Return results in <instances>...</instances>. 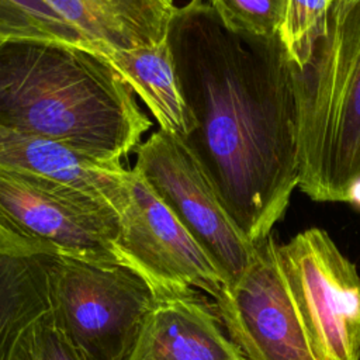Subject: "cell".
<instances>
[{
    "label": "cell",
    "instance_id": "obj_10",
    "mask_svg": "<svg viewBox=\"0 0 360 360\" xmlns=\"http://www.w3.org/2000/svg\"><path fill=\"white\" fill-rule=\"evenodd\" d=\"M131 360H242L214 302L191 287H153Z\"/></svg>",
    "mask_w": 360,
    "mask_h": 360
},
{
    "label": "cell",
    "instance_id": "obj_12",
    "mask_svg": "<svg viewBox=\"0 0 360 360\" xmlns=\"http://www.w3.org/2000/svg\"><path fill=\"white\" fill-rule=\"evenodd\" d=\"M97 52L155 46L166 41L172 0H44Z\"/></svg>",
    "mask_w": 360,
    "mask_h": 360
},
{
    "label": "cell",
    "instance_id": "obj_15",
    "mask_svg": "<svg viewBox=\"0 0 360 360\" xmlns=\"http://www.w3.org/2000/svg\"><path fill=\"white\" fill-rule=\"evenodd\" d=\"M59 41L96 51L44 0H0V41Z\"/></svg>",
    "mask_w": 360,
    "mask_h": 360
},
{
    "label": "cell",
    "instance_id": "obj_19",
    "mask_svg": "<svg viewBox=\"0 0 360 360\" xmlns=\"http://www.w3.org/2000/svg\"><path fill=\"white\" fill-rule=\"evenodd\" d=\"M354 1L357 0H333V7H338V8H343V7H347L350 4H353Z\"/></svg>",
    "mask_w": 360,
    "mask_h": 360
},
{
    "label": "cell",
    "instance_id": "obj_6",
    "mask_svg": "<svg viewBox=\"0 0 360 360\" xmlns=\"http://www.w3.org/2000/svg\"><path fill=\"white\" fill-rule=\"evenodd\" d=\"M287 284L318 360H360V273L329 233L308 228L280 242Z\"/></svg>",
    "mask_w": 360,
    "mask_h": 360
},
{
    "label": "cell",
    "instance_id": "obj_9",
    "mask_svg": "<svg viewBox=\"0 0 360 360\" xmlns=\"http://www.w3.org/2000/svg\"><path fill=\"white\" fill-rule=\"evenodd\" d=\"M118 249L125 264L152 287H191L214 300L225 285L207 253L134 169L129 198L120 212Z\"/></svg>",
    "mask_w": 360,
    "mask_h": 360
},
{
    "label": "cell",
    "instance_id": "obj_17",
    "mask_svg": "<svg viewBox=\"0 0 360 360\" xmlns=\"http://www.w3.org/2000/svg\"><path fill=\"white\" fill-rule=\"evenodd\" d=\"M288 0H208L222 24L238 34H278Z\"/></svg>",
    "mask_w": 360,
    "mask_h": 360
},
{
    "label": "cell",
    "instance_id": "obj_7",
    "mask_svg": "<svg viewBox=\"0 0 360 360\" xmlns=\"http://www.w3.org/2000/svg\"><path fill=\"white\" fill-rule=\"evenodd\" d=\"M278 248L273 232L256 242L249 264L214 305L242 360H318Z\"/></svg>",
    "mask_w": 360,
    "mask_h": 360
},
{
    "label": "cell",
    "instance_id": "obj_16",
    "mask_svg": "<svg viewBox=\"0 0 360 360\" xmlns=\"http://www.w3.org/2000/svg\"><path fill=\"white\" fill-rule=\"evenodd\" d=\"M333 0H288L278 37L295 68L304 66L328 31Z\"/></svg>",
    "mask_w": 360,
    "mask_h": 360
},
{
    "label": "cell",
    "instance_id": "obj_2",
    "mask_svg": "<svg viewBox=\"0 0 360 360\" xmlns=\"http://www.w3.org/2000/svg\"><path fill=\"white\" fill-rule=\"evenodd\" d=\"M0 125L121 163L150 121L107 58L41 39L0 41Z\"/></svg>",
    "mask_w": 360,
    "mask_h": 360
},
{
    "label": "cell",
    "instance_id": "obj_3",
    "mask_svg": "<svg viewBox=\"0 0 360 360\" xmlns=\"http://www.w3.org/2000/svg\"><path fill=\"white\" fill-rule=\"evenodd\" d=\"M298 187L319 202L360 193V0L330 7L328 31L295 68Z\"/></svg>",
    "mask_w": 360,
    "mask_h": 360
},
{
    "label": "cell",
    "instance_id": "obj_8",
    "mask_svg": "<svg viewBox=\"0 0 360 360\" xmlns=\"http://www.w3.org/2000/svg\"><path fill=\"white\" fill-rule=\"evenodd\" d=\"M136 170L222 276L236 281L249 264L255 243L235 226L188 148L159 129L136 148Z\"/></svg>",
    "mask_w": 360,
    "mask_h": 360
},
{
    "label": "cell",
    "instance_id": "obj_11",
    "mask_svg": "<svg viewBox=\"0 0 360 360\" xmlns=\"http://www.w3.org/2000/svg\"><path fill=\"white\" fill-rule=\"evenodd\" d=\"M0 169L31 173L80 187L110 202L118 214L127 205L131 169L103 162L66 145L0 125Z\"/></svg>",
    "mask_w": 360,
    "mask_h": 360
},
{
    "label": "cell",
    "instance_id": "obj_4",
    "mask_svg": "<svg viewBox=\"0 0 360 360\" xmlns=\"http://www.w3.org/2000/svg\"><path fill=\"white\" fill-rule=\"evenodd\" d=\"M49 315L82 360H131L155 301L125 264L48 255Z\"/></svg>",
    "mask_w": 360,
    "mask_h": 360
},
{
    "label": "cell",
    "instance_id": "obj_18",
    "mask_svg": "<svg viewBox=\"0 0 360 360\" xmlns=\"http://www.w3.org/2000/svg\"><path fill=\"white\" fill-rule=\"evenodd\" d=\"M14 360H82L56 329L49 312L22 336Z\"/></svg>",
    "mask_w": 360,
    "mask_h": 360
},
{
    "label": "cell",
    "instance_id": "obj_14",
    "mask_svg": "<svg viewBox=\"0 0 360 360\" xmlns=\"http://www.w3.org/2000/svg\"><path fill=\"white\" fill-rule=\"evenodd\" d=\"M104 56L146 104L159 129L186 141L193 131V121L167 41L155 46L112 51Z\"/></svg>",
    "mask_w": 360,
    "mask_h": 360
},
{
    "label": "cell",
    "instance_id": "obj_1",
    "mask_svg": "<svg viewBox=\"0 0 360 360\" xmlns=\"http://www.w3.org/2000/svg\"><path fill=\"white\" fill-rule=\"evenodd\" d=\"M166 41L193 121L181 142L256 243L284 217L300 181L292 62L278 34L233 32L204 0L174 8Z\"/></svg>",
    "mask_w": 360,
    "mask_h": 360
},
{
    "label": "cell",
    "instance_id": "obj_5",
    "mask_svg": "<svg viewBox=\"0 0 360 360\" xmlns=\"http://www.w3.org/2000/svg\"><path fill=\"white\" fill-rule=\"evenodd\" d=\"M0 226L48 255L125 264L118 211L69 183L0 169Z\"/></svg>",
    "mask_w": 360,
    "mask_h": 360
},
{
    "label": "cell",
    "instance_id": "obj_13",
    "mask_svg": "<svg viewBox=\"0 0 360 360\" xmlns=\"http://www.w3.org/2000/svg\"><path fill=\"white\" fill-rule=\"evenodd\" d=\"M49 309L48 253L0 226V360H14L22 336Z\"/></svg>",
    "mask_w": 360,
    "mask_h": 360
}]
</instances>
